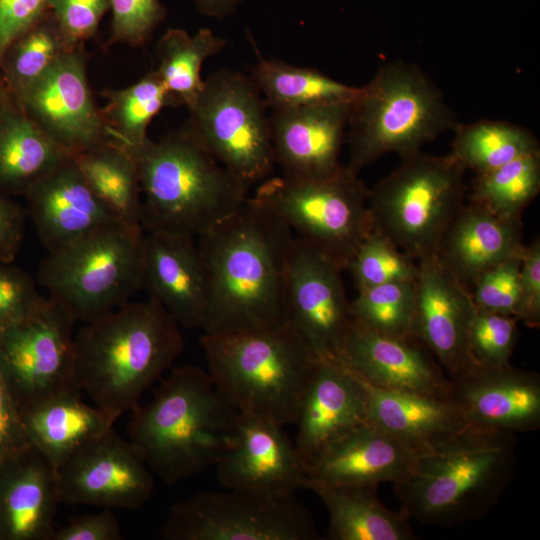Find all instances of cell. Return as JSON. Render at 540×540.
<instances>
[{
	"label": "cell",
	"instance_id": "obj_42",
	"mask_svg": "<svg viewBox=\"0 0 540 540\" xmlns=\"http://www.w3.org/2000/svg\"><path fill=\"white\" fill-rule=\"evenodd\" d=\"M523 250L493 266L475 281L471 294L476 306L517 320Z\"/></svg>",
	"mask_w": 540,
	"mask_h": 540
},
{
	"label": "cell",
	"instance_id": "obj_32",
	"mask_svg": "<svg viewBox=\"0 0 540 540\" xmlns=\"http://www.w3.org/2000/svg\"><path fill=\"white\" fill-rule=\"evenodd\" d=\"M71 158L89 188L119 221L142 227L138 167L128 150L109 141Z\"/></svg>",
	"mask_w": 540,
	"mask_h": 540
},
{
	"label": "cell",
	"instance_id": "obj_36",
	"mask_svg": "<svg viewBox=\"0 0 540 540\" xmlns=\"http://www.w3.org/2000/svg\"><path fill=\"white\" fill-rule=\"evenodd\" d=\"M104 94L107 105L101 115L108 139L128 151L149 139L147 129L164 107L176 106L156 71L126 88Z\"/></svg>",
	"mask_w": 540,
	"mask_h": 540
},
{
	"label": "cell",
	"instance_id": "obj_11",
	"mask_svg": "<svg viewBox=\"0 0 540 540\" xmlns=\"http://www.w3.org/2000/svg\"><path fill=\"white\" fill-rule=\"evenodd\" d=\"M268 106L251 76L220 69L206 80L189 127L211 155L250 189L275 167Z\"/></svg>",
	"mask_w": 540,
	"mask_h": 540
},
{
	"label": "cell",
	"instance_id": "obj_24",
	"mask_svg": "<svg viewBox=\"0 0 540 540\" xmlns=\"http://www.w3.org/2000/svg\"><path fill=\"white\" fill-rule=\"evenodd\" d=\"M364 423L362 381L340 364L319 359L296 422L295 446L306 466L327 445Z\"/></svg>",
	"mask_w": 540,
	"mask_h": 540
},
{
	"label": "cell",
	"instance_id": "obj_41",
	"mask_svg": "<svg viewBox=\"0 0 540 540\" xmlns=\"http://www.w3.org/2000/svg\"><path fill=\"white\" fill-rule=\"evenodd\" d=\"M517 320L475 305L468 331V350L478 365L510 364L518 339Z\"/></svg>",
	"mask_w": 540,
	"mask_h": 540
},
{
	"label": "cell",
	"instance_id": "obj_30",
	"mask_svg": "<svg viewBox=\"0 0 540 540\" xmlns=\"http://www.w3.org/2000/svg\"><path fill=\"white\" fill-rule=\"evenodd\" d=\"M377 487L329 484L306 480L329 514V540H414L409 516L388 509L379 500Z\"/></svg>",
	"mask_w": 540,
	"mask_h": 540
},
{
	"label": "cell",
	"instance_id": "obj_31",
	"mask_svg": "<svg viewBox=\"0 0 540 540\" xmlns=\"http://www.w3.org/2000/svg\"><path fill=\"white\" fill-rule=\"evenodd\" d=\"M69 158L11 94L0 116V188L25 193Z\"/></svg>",
	"mask_w": 540,
	"mask_h": 540
},
{
	"label": "cell",
	"instance_id": "obj_18",
	"mask_svg": "<svg viewBox=\"0 0 540 540\" xmlns=\"http://www.w3.org/2000/svg\"><path fill=\"white\" fill-rule=\"evenodd\" d=\"M226 489L288 497L305 489L307 466L283 426L238 414L233 442L216 464Z\"/></svg>",
	"mask_w": 540,
	"mask_h": 540
},
{
	"label": "cell",
	"instance_id": "obj_25",
	"mask_svg": "<svg viewBox=\"0 0 540 540\" xmlns=\"http://www.w3.org/2000/svg\"><path fill=\"white\" fill-rule=\"evenodd\" d=\"M416 454L391 434L364 423L327 445L307 466L308 479L377 487L403 480Z\"/></svg>",
	"mask_w": 540,
	"mask_h": 540
},
{
	"label": "cell",
	"instance_id": "obj_48",
	"mask_svg": "<svg viewBox=\"0 0 540 540\" xmlns=\"http://www.w3.org/2000/svg\"><path fill=\"white\" fill-rule=\"evenodd\" d=\"M123 534L110 508L96 514L72 519L65 526L55 529L51 540H122Z\"/></svg>",
	"mask_w": 540,
	"mask_h": 540
},
{
	"label": "cell",
	"instance_id": "obj_51",
	"mask_svg": "<svg viewBox=\"0 0 540 540\" xmlns=\"http://www.w3.org/2000/svg\"><path fill=\"white\" fill-rule=\"evenodd\" d=\"M205 15L222 19L232 14L243 0H191Z\"/></svg>",
	"mask_w": 540,
	"mask_h": 540
},
{
	"label": "cell",
	"instance_id": "obj_14",
	"mask_svg": "<svg viewBox=\"0 0 540 540\" xmlns=\"http://www.w3.org/2000/svg\"><path fill=\"white\" fill-rule=\"evenodd\" d=\"M342 271L333 258L294 235L286 274V322L319 359L333 362L353 321Z\"/></svg>",
	"mask_w": 540,
	"mask_h": 540
},
{
	"label": "cell",
	"instance_id": "obj_34",
	"mask_svg": "<svg viewBox=\"0 0 540 540\" xmlns=\"http://www.w3.org/2000/svg\"><path fill=\"white\" fill-rule=\"evenodd\" d=\"M453 131L450 154L475 175L540 153L539 142L530 130L507 121L458 122Z\"/></svg>",
	"mask_w": 540,
	"mask_h": 540
},
{
	"label": "cell",
	"instance_id": "obj_33",
	"mask_svg": "<svg viewBox=\"0 0 540 540\" xmlns=\"http://www.w3.org/2000/svg\"><path fill=\"white\" fill-rule=\"evenodd\" d=\"M251 77L271 110L336 102H350L358 91L321 71L267 59L255 49Z\"/></svg>",
	"mask_w": 540,
	"mask_h": 540
},
{
	"label": "cell",
	"instance_id": "obj_50",
	"mask_svg": "<svg viewBox=\"0 0 540 540\" xmlns=\"http://www.w3.org/2000/svg\"><path fill=\"white\" fill-rule=\"evenodd\" d=\"M31 445L19 410L0 374V455Z\"/></svg>",
	"mask_w": 540,
	"mask_h": 540
},
{
	"label": "cell",
	"instance_id": "obj_28",
	"mask_svg": "<svg viewBox=\"0 0 540 540\" xmlns=\"http://www.w3.org/2000/svg\"><path fill=\"white\" fill-rule=\"evenodd\" d=\"M362 383L366 392L367 422L391 434L416 455L468 425L456 405L447 399Z\"/></svg>",
	"mask_w": 540,
	"mask_h": 540
},
{
	"label": "cell",
	"instance_id": "obj_1",
	"mask_svg": "<svg viewBox=\"0 0 540 540\" xmlns=\"http://www.w3.org/2000/svg\"><path fill=\"white\" fill-rule=\"evenodd\" d=\"M209 299L204 334H236L286 322L291 229L250 196L234 214L197 237Z\"/></svg>",
	"mask_w": 540,
	"mask_h": 540
},
{
	"label": "cell",
	"instance_id": "obj_10",
	"mask_svg": "<svg viewBox=\"0 0 540 540\" xmlns=\"http://www.w3.org/2000/svg\"><path fill=\"white\" fill-rule=\"evenodd\" d=\"M369 190L358 174L342 166L321 178L270 176L250 197L345 270L373 229Z\"/></svg>",
	"mask_w": 540,
	"mask_h": 540
},
{
	"label": "cell",
	"instance_id": "obj_8",
	"mask_svg": "<svg viewBox=\"0 0 540 540\" xmlns=\"http://www.w3.org/2000/svg\"><path fill=\"white\" fill-rule=\"evenodd\" d=\"M144 233L115 221L50 251L37 283L74 319L89 322L142 290Z\"/></svg>",
	"mask_w": 540,
	"mask_h": 540
},
{
	"label": "cell",
	"instance_id": "obj_29",
	"mask_svg": "<svg viewBox=\"0 0 540 540\" xmlns=\"http://www.w3.org/2000/svg\"><path fill=\"white\" fill-rule=\"evenodd\" d=\"M27 436L56 469L87 442L113 428L114 421L69 388L19 409Z\"/></svg>",
	"mask_w": 540,
	"mask_h": 540
},
{
	"label": "cell",
	"instance_id": "obj_22",
	"mask_svg": "<svg viewBox=\"0 0 540 540\" xmlns=\"http://www.w3.org/2000/svg\"><path fill=\"white\" fill-rule=\"evenodd\" d=\"M348 113L349 102L272 110V146L281 175L306 179L337 172Z\"/></svg>",
	"mask_w": 540,
	"mask_h": 540
},
{
	"label": "cell",
	"instance_id": "obj_23",
	"mask_svg": "<svg viewBox=\"0 0 540 540\" xmlns=\"http://www.w3.org/2000/svg\"><path fill=\"white\" fill-rule=\"evenodd\" d=\"M24 194L29 216L47 252L119 221L89 188L72 158L33 183Z\"/></svg>",
	"mask_w": 540,
	"mask_h": 540
},
{
	"label": "cell",
	"instance_id": "obj_47",
	"mask_svg": "<svg viewBox=\"0 0 540 540\" xmlns=\"http://www.w3.org/2000/svg\"><path fill=\"white\" fill-rule=\"evenodd\" d=\"M520 301L517 321L536 328L540 324V239L524 247L519 277Z\"/></svg>",
	"mask_w": 540,
	"mask_h": 540
},
{
	"label": "cell",
	"instance_id": "obj_35",
	"mask_svg": "<svg viewBox=\"0 0 540 540\" xmlns=\"http://www.w3.org/2000/svg\"><path fill=\"white\" fill-rule=\"evenodd\" d=\"M227 41L209 29H201L194 35L183 29H169L158 41L155 70L169 95L177 105L189 108L201 92L203 63L218 54Z\"/></svg>",
	"mask_w": 540,
	"mask_h": 540
},
{
	"label": "cell",
	"instance_id": "obj_44",
	"mask_svg": "<svg viewBox=\"0 0 540 540\" xmlns=\"http://www.w3.org/2000/svg\"><path fill=\"white\" fill-rule=\"evenodd\" d=\"M37 284L21 268L0 262V329L26 317L44 301Z\"/></svg>",
	"mask_w": 540,
	"mask_h": 540
},
{
	"label": "cell",
	"instance_id": "obj_27",
	"mask_svg": "<svg viewBox=\"0 0 540 540\" xmlns=\"http://www.w3.org/2000/svg\"><path fill=\"white\" fill-rule=\"evenodd\" d=\"M0 482V533L19 540H51L60 503L56 470L32 444Z\"/></svg>",
	"mask_w": 540,
	"mask_h": 540
},
{
	"label": "cell",
	"instance_id": "obj_52",
	"mask_svg": "<svg viewBox=\"0 0 540 540\" xmlns=\"http://www.w3.org/2000/svg\"><path fill=\"white\" fill-rule=\"evenodd\" d=\"M10 97H11V93L8 91V89L3 85V83L0 80V116L7 102L9 101Z\"/></svg>",
	"mask_w": 540,
	"mask_h": 540
},
{
	"label": "cell",
	"instance_id": "obj_43",
	"mask_svg": "<svg viewBox=\"0 0 540 540\" xmlns=\"http://www.w3.org/2000/svg\"><path fill=\"white\" fill-rule=\"evenodd\" d=\"M110 10L113 43L143 45L166 17L159 0H110Z\"/></svg>",
	"mask_w": 540,
	"mask_h": 540
},
{
	"label": "cell",
	"instance_id": "obj_20",
	"mask_svg": "<svg viewBox=\"0 0 540 540\" xmlns=\"http://www.w3.org/2000/svg\"><path fill=\"white\" fill-rule=\"evenodd\" d=\"M448 400L467 424L510 433L540 428V376L510 364H475L449 377Z\"/></svg>",
	"mask_w": 540,
	"mask_h": 540
},
{
	"label": "cell",
	"instance_id": "obj_38",
	"mask_svg": "<svg viewBox=\"0 0 540 540\" xmlns=\"http://www.w3.org/2000/svg\"><path fill=\"white\" fill-rule=\"evenodd\" d=\"M72 48L54 17L46 14L7 50L0 64V80L15 96L41 78Z\"/></svg>",
	"mask_w": 540,
	"mask_h": 540
},
{
	"label": "cell",
	"instance_id": "obj_39",
	"mask_svg": "<svg viewBox=\"0 0 540 540\" xmlns=\"http://www.w3.org/2000/svg\"><path fill=\"white\" fill-rule=\"evenodd\" d=\"M416 280L394 281L358 291L351 301L354 319L389 336L412 335Z\"/></svg>",
	"mask_w": 540,
	"mask_h": 540
},
{
	"label": "cell",
	"instance_id": "obj_3",
	"mask_svg": "<svg viewBox=\"0 0 540 540\" xmlns=\"http://www.w3.org/2000/svg\"><path fill=\"white\" fill-rule=\"evenodd\" d=\"M131 412L128 441L170 485L216 466L233 442L239 414L209 372L193 365L172 369L151 401Z\"/></svg>",
	"mask_w": 540,
	"mask_h": 540
},
{
	"label": "cell",
	"instance_id": "obj_46",
	"mask_svg": "<svg viewBox=\"0 0 540 540\" xmlns=\"http://www.w3.org/2000/svg\"><path fill=\"white\" fill-rule=\"evenodd\" d=\"M48 11L47 0H0V64L10 46Z\"/></svg>",
	"mask_w": 540,
	"mask_h": 540
},
{
	"label": "cell",
	"instance_id": "obj_37",
	"mask_svg": "<svg viewBox=\"0 0 540 540\" xmlns=\"http://www.w3.org/2000/svg\"><path fill=\"white\" fill-rule=\"evenodd\" d=\"M540 191V153L477 174L468 200L504 217H521Z\"/></svg>",
	"mask_w": 540,
	"mask_h": 540
},
{
	"label": "cell",
	"instance_id": "obj_4",
	"mask_svg": "<svg viewBox=\"0 0 540 540\" xmlns=\"http://www.w3.org/2000/svg\"><path fill=\"white\" fill-rule=\"evenodd\" d=\"M516 434L467 425L416 456L394 484L402 510L421 523L454 526L486 515L512 481Z\"/></svg>",
	"mask_w": 540,
	"mask_h": 540
},
{
	"label": "cell",
	"instance_id": "obj_6",
	"mask_svg": "<svg viewBox=\"0 0 540 540\" xmlns=\"http://www.w3.org/2000/svg\"><path fill=\"white\" fill-rule=\"evenodd\" d=\"M200 342L216 387L239 413L296 425L319 358L289 323Z\"/></svg>",
	"mask_w": 540,
	"mask_h": 540
},
{
	"label": "cell",
	"instance_id": "obj_49",
	"mask_svg": "<svg viewBox=\"0 0 540 540\" xmlns=\"http://www.w3.org/2000/svg\"><path fill=\"white\" fill-rule=\"evenodd\" d=\"M25 212L14 201L0 194V262L12 263L22 246Z\"/></svg>",
	"mask_w": 540,
	"mask_h": 540
},
{
	"label": "cell",
	"instance_id": "obj_19",
	"mask_svg": "<svg viewBox=\"0 0 540 540\" xmlns=\"http://www.w3.org/2000/svg\"><path fill=\"white\" fill-rule=\"evenodd\" d=\"M417 262L412 335L428 348L450 377L475 365L468 350L475 303L471 290L436 253Z\"/></svg>",
	"mask_w": 540,
	"mask_h": 540
},
{
	"label": "cell",
	"instance_id": "obj_13",
	"mask_svg": "<svg viewBox=\"0 0 540 540\" xmlns=\"http://www.w3.org/2000/svg\"><path fill=\"white\" fill-rule=\"evenodd\" d=\"M74 319L50 297L0 329V374L23 406L69 388L73 379ZM78 389V388H77Z\"/></svg>",
	"mask_w": 540,
	"mask_h": 540
},
{
	"label": "cell",
	"instance_id": "obj_2",
	"mask_svg": "<svg viewBox=\"0 0 540 540\" xmlns=\"http://www.w3.org/2000/svg\"><path fill=\"white\" fill-rule=\"evenodd\" d=\"M180 328L150 298L85 322L74 336L75 386L115 422L182 353Z\"/></svg>",
	"mask_w": 540,
	"mask_h": 540
},
{
	"label": "cell",
	"instance_id": "obj_7",
	"mask_svg": "<svg viewBox=\"0 0 540 540\" xmlns=\"http://www.w3.org/2000/svg\"><path fill=\"white\" fill-rule=\"evenodd\" d=\"M457 124L441 90L417 64L385 63L349 102L345 167L358 174L385 154L403 158Z\"/></svg>",
	"mask_w": 540,
	"mask_h": 540
},
{
	"label": "cell",
	"instance_id": "obj_26",
	"mask_svg": "<svg viewBox=\"0 0 540 540\" xmlns=\"http://www.w3.org/2000/svg\"><path fill=\"white\" fill-rule=\"evenodd\" d=\"M522 238L521 217L500 216L468 200L445 231L436 254L470 289L484 272L521 251Z\"/></svg>",
	"mask_w": 540,
	"mask_h": 540
},
{
	"label": "cell",
	"instance_id": "obj_16",
	"mask_svg": "<svg viewBox=\"0 0 540 540\" xmlns=\"http://www.w3.org/2000/svg\"><path fill=\"white\" fill-rule=\"evenodd\" d=\"M14 98L70 157L110 141L90 91L83 54L77 47L65 52Z\"/></svg>",
	"mask_w": 540,
	"mask_h": 540
},
{
	"label": "cell",
	"instance_id": "obj_12",
	"mask_svg": "<svg viewBox=\"0 0 540 540\" xmlns=\"http://www.w3.org/2000/svg\"><path fill=\"white\" fill-rule=\"evenodd\" d=\"M165 540H318L311 513L295 496L207 491L173 504Z\"/></svg>",
	"mask_w": 540,
	"mask_h": 540
},
{
	"label": "cell",
	"instance_id": "obj_45",
	"mask_svg": "<svg viewBox=\"0 0 540 540\" xmlns=\"http://www.w3.org/2000/svg\"><path fill=\"white\" fill-rule=\"evenodd\" d=\"M63 37L71 47L91 38L108 9L110 0H47Z\"/></svg>",
	"mask_w": 540,
	"mask_h": 540
},
{
	"label": "cell",
	"instance_id": "obj_40",
	"mask_svg": "<svg viewBox=\"0 0 540 540\" xmlns=\"http://www.w3.org/2000/svg\"><path fill=\"white\" fill-rule=\"evenodd\" d=\"M357 291L377 285L416 280L418 262L397 247L387 236L372 229L348 262Z\"/></svg>",
	"mask_w": 540,
	"mask_h": 540
},
{
	"label": "cell",
	"instance_id": "obj_5",
	"mask_svg": "<svg viewBox=\"0 0 540 540\" xmlns=\"http://www.w3.org/2000/svg\"><path fill=\"white\" fill-rule=\"evenodd\" d=\"M135 158L142 227L198 237L237 212L249 190L204 147L189 126L129 151Z\"/></svg>",
	"mask_w": 540,
	"mask_h": 540
},
{
	"label": "cell",
	"instance_id": "obj_9",
	"mask_svg": "<svg viewBox=\"0 0 540 540\" xmlns=\"http://www.w3.org/2000/svg\"><path fill=\"white\" fill-rule=\"evenodd\" d=\"M465 167L450 153L422 150L369 190L373 229L418 260L437 252L448 226L465 203Z\"/></svg>",
	"mask_w": 540,
	"mask_h": 540
},
{
	"label": "cell",
	"instance_id": "obj_21",
	"mask_svg": "<svg viewBox=\"0 0 540 540\" xmlns=\"http://www.w3.org/2000/svg\"><path fill=\"white\" fill-rule=\"evenodd\" d=\"M194 236L144 234L142 290L186 329L202 328L209 299L207 272Z\"/></svg>",
	"mask_w": 540,
	"mask_h": 540
},
{
	"label": "cell",
	"instance_id": "obj_17",
	"mask_svg": "<svg viewBox=\"0 0 540 540\" xmlns=\"http://www.w3.org/2000/svg\"><path fill=\"white\" fill-rule=\"evenodd\" d=\"M335 362L368 385L448 400L447 373L413 335H385L353 318Z\"/></svg>",
	"mask_w": 540,
	"mask_h": 540
},
{
	"label": "cell",
	"instance_id": "obj_15",
	"mask_svg": "<svg viewBox=\"0 0 540 540\" xmlns=\"http://www.w3.org/2000/svg\"><path fill=\"white\" fill-rule=\"evenodd\" d=\"M55 470L61 504L135 510L154 491L150 469L113 428L84 444Z\"/></svg>",
	"mask_w": 540,
	"mask_h": 540
}]
</instances>
